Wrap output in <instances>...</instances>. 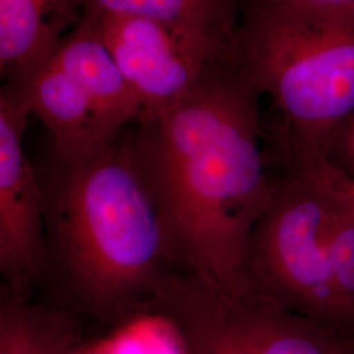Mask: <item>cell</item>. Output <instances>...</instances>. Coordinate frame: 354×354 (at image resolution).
I'll use <instances>...</instances> for the list:
<instances>
[{
    "instance_id": "6da1fadb",
    "label": "cell",
    "mask_w": 354,
    "mask_h": 354,
    "mask_svg": "<svg viewBox=\"0 0 354 354\" xmlns=\"http://www.w3.org/2000/svg\"><path fill=\"white\" fill-rule=\"evenodd\" d=\"M261 95L236 51L172 108L129 129L172 266L230 290L248 289L247 247L273 197Z\"/></svg>"
},
{
    "instance_id": "7a4b0ae2",
    "label": "cell",
    "mask_w": 354,
    "mask_h": 354,
    "mask_svg": "<svg viewBox=\"0 0 354 354\" xmlns=\"http://www.w3.org/2000/svg\"><path fill=\"white\" fill-rule=\"evenodd\" d=\"M37 172L50 276L74 311L114 327L150 313L175 268L129 129L113 140L51 145Z\"/></svg>"
},
{
    "instance_id": "3957f363",
    "label": "cell",
    "mask_w": 354,
    "mask_h": 354,
    "mask_svg": "<svg viewBox=\"0 0 354 354\" xmlns=\"http://www.w3.org/2000/svg\"><path fill=\"white\" fill-rule=\"evenodd\" d=\"M241 67L281 115V143L326 153L354 114V19L250 0Z\"/></svg>"
},
{
    "instance_id": "277c9868",
    "label": "cell",
    "mask_w": 354,
    "mask_h": 354,
    "mask_svg": "<svg viewBox=\"0 0 354 354\" xmlns=\"http://www.w3.org/2000/svg\"><path fill=\"white\" fill-rule=\"evenodd\" d=\"M328 201L292 172L273 181L269 209L253 230L244 259L247 288L317 324H348L327 243Z\"/></svg>"
},
{
    "instance_id": "5b68a950",
    "label": "cell",
    "mask_w": 354,
    "mask_h": 354,
    "mask_svg": "<svg viewBox=\"0 0 354 354\" xmlns=\"http://www.w3.org/2000/svg\"><path fill=\"white\" fill-rule=\"evenodd\" d=\"M150 313L172 327L183 354H352L333 332L252 290H230L172 269Z\"/></svg>"
},
{
    "instance_id": "8992f818",
    "label": "cell",
    "mask_w": 354,
    "mask_h": 354,
    "mask_svg": "<svg viewBox=\"0 0 354 354\" xmlns=\"http://www.w3.org/2000/svg\"><path fill=\"white\" fill-rule=\"evenodd\" d=\"M95 13L108 49L142 105L140 121L172 108L215 66L236 55L238 36L222 37L145 17Z\"/></svg>"
},
{
    "instance_id": "52a82bcc",
    "label": "cell",
    "mask_w": 354,
    "mask_h": 354,
    "mask_svg": "<svg viewBox=\"0 0 354 354\" xmlns=\"http://www.w3.org/2000/svg\"><path fill=\"white\" fill-rule=\"evenodd\" d=\"M30 108L23 89H0V273L1 288L29 298L50 276L44 194L23 138Z\"/></svg>"
},
{
    "instance_id": "ba28073f",
    "label": "cell",
    "mask_w": 354,
    "mask_h": 354,
    "mask_svg": "<svg viewBox=\"0 0 354 354\" xmlns=\"http://www.w3.org/2000/svg\"><path fill=\"white\" fill-rule=\"evenodd\" d=\"M84 15V0H0L3 84L23 88Z\"/></svg>"
},
{
    "instance_id": "9c48e42d",
    "label": "cell",
    "mask_w": 354,
    "mask_h": 354,
    "mask_svg": "<svg viewBox=\"0 0 354 354\" xmlns=\"http://www.w3.org/2000/svg\"><path fill=\"white\" fill-rule=\"evenodd\" d=\"M53 57L87 92L108 137L140 122L142 105L102 38L96 13L84 11Z\"/></svg>"
},
{
    "instance_id": "30bf717a",
    "label": "cell",
    "mask_w": 354,
    "mask_h": 354,
    "mask_svg": "<svg viewBox=\"0 0 354 354\" xmlns=\"http://www.w3.org/2000/svg\"><path fill=\"white\" fill-rule=\"evenodd\" d=\"M20 89L32 115H37L49 130L53 146L113 140L105 134L87 92L53 55Z\"/></svg>"
},
{
    "instance_id": "8fae6325",
    "label": "cell",
    "mask_w": 354,
    "mask_h": 354,
    "mask_svg": "<svg viewBox=\"0 0 354 354\" xmlns=\"http://www.w3.org/2000/svg\"><path fill=\"white\" fill-rule=\"evenodd\" d=\"M87 340L66 308H46L1 288L0 354H80Z\"/></svg>"
},
{
    "instance_id": "7c38bea8",
    "label": "cell",
    "mask_w": 354,
    "mask_h": 354,
    "mask_svg": "<svg viewBox=\"0 0 354 354\" xmlns=\"http://www.w3.org/2000/svg\"><path fill=\"white\" fill-rule=\"evenodd\" d=\"M248 3L250 0H84V11L145 17L235 38Z\"/></svg>"
},
{
    "instance_id": "4fadbf2b",
    "label": "cell",
    "mask_w": 354,
    "mask_h": 354,
    "mask_svg": "<svg viewBox=\"0 0 354 354\" xmlns=\"http://www.w3.org/2000/svg\"><path fill=\"white\" fill-rule=\"evenodd\" d=\"M317 188L326 194L328 201L327 243L333 277L345 308L346 322L354 324V213L328 192Z\"/></svg>"
},
{
    "instance_id": "5bb4252c",
    "label": "cell",
    "mask_w": 354,
    "mask_h": 354,
    "mask_svg": "<svg viewBox=\"0 0 354 354\" xmlns=\"http://www.w3.org/2000/svg\"><path fill=\"white\" fill-rule=\"evenodd\" d=\"M140 317L115 327L104 339L86 342L80 354H183L175 330L163 317L155 314L153 326L140 327Z\"/></svg>"
},
{
    "instance_id": "9a60e30c",
    "label": "cell",
    "mask_w": 354,
    "mask_h": 354,
    "mask_svg": "<svg viewBox=\"0 0 354 354\" xmlns=\"http://www.w3.org/2000/svg\"><path fill=\"white\" fill-rule=\"evenodd\" d=\"M294 174L306 177L354 213V176L333 165L323 152L283 146Z\"/></svg>"
},
{
    "instance_id": "2e32d148",
    "label": "cell",
    "mask_w": 354,
    "mask_h": 354,
    "mask_svg": "<svg viewBox=\"0 0 354 354\" xmlns=\"http://www.w3.org/2000/svg\"><path fill=\"white\" fill-rule=\"evenodd\" d=\"M326 155L333 165L354 176V114L335 136Z\"/></svg>"
},
{
    "instance_id": "e0dca14e",
    "label": "cell",
    "mask_w": 354,
    "mask_h": 354,
    "mask_svg": "<svg viewBox=\"0 0 354 354\" xmlns=\"http://www.w3.org/2000/svg\"><path fill=\"white\" fill-rule=\"evenodd\" d=\"M291 8L354 19V0H269Z\"/></svg>"
}]
</instances>
